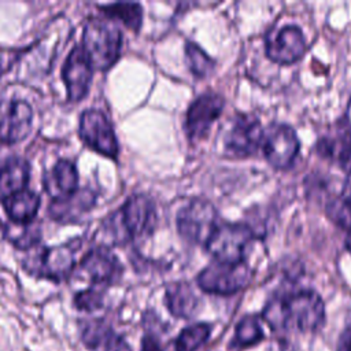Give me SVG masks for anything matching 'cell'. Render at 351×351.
I'll return each mask as SVG.
<instances>
[{"label":"cell","mask_w":351,"mask_h":351,"mask_svg":"<svg viewBox=\"0 0 351 351\" xmlns=\"http://www.w3.org/2000/svg\"><path fill=\"white\" fill-rule=\"evenodd\" d=\"M254 240L252 228L243 222L218 223L206 243L207 251L215 258V262L240 263L245 251Z\"/></svg>","instance_id":"277c9868"},{"label":"cell","mask_w":351,"mask_h":351,"mask_svg":"<svg viewBox=\"0 0 351 351\" xmlns=\"http://www.w3.org/2000/svg\"><path fill=\"white\" fill-rule=\"evenodd\" d=\"M263 128L258 118L247 114L239 115L225 137V148L237 158L254 155L263 141Z\"/></svg>","instance_id":"7c38bea8"},{"label":"cell","mask_w":351,"mask_h":351,"mask_svg":"<svg viewBox=\"0 0 351 351\" xmlns=\"http://www.w3.org/2000/svg\"><path fill=\"white\" fill-rule=\"evenodd\" d=\"M3 203L8 218L15 223L25 225L33 222L40 207V196L33 191L23 189L3 200Z\"/></svg>","instance_id":"7402d4cb"},{"label":"cell","mask_w":351,"mask_h":351,"mask_svg":"<svg viewBox=\"0 0 351 351\" xmlns=\"http://www.w3.org/2000/svg\"><path fill=\"white\" fill-rule=\"evenodd\" d=\"M346 248L351 252V230L348 232V234L346 237Z\"/></svg>","instance_id":"4dcf8cb0"},{"label":"cell","mask_w":351,"mask_h":351,"mask_svg":"<svg viewBox=\"0 0 351 351\" xmlns=\"http://www.w3.org/2000/svg\"><path fill=\"white\" fill-rule=\"evenodd\" d=\"M155 225L156 210L154 202L144 195H136L106 219L104 232L112 239V243L122 244L152 232Z\"/></svg>","instance_id":"7a4b0ae2"},{"label":"cell","mask_w":351,"mask_h":351,"mask_svg":"<svg viewBox=\"0 0 351 351\" xmlns=\"http://www.w3.org/2000/svg\"><path fill=\"white\" fill-rule=\"evenodd\" d=\"M185 59L189 70L199 78L207 77L214 70V60L195 43H186Z\"/></svg>","instance_id":"484cf974"},{"label":"cell","mask_w":351,"mask_h":351,"mask_svg":"<svg viewBox=\"0 0 351 351\" xmlns=\"http://www.w3.org/2000/svg\"><path fill=\"white\" fill-rule=\"evenodd\" d=\"M77 243L71 241L56 247L41 248L34 258L25 262L23 267L30 274L55 282L66 280L75 266Z\"/></svg>","instance_id":"52a82bcc"},{"label":"cell","mask_w":351,"mask_h":351,"mask_svg":"<svg viewBox=\"0 0 351 351\" xmlns=\"http://www.w3.org/2000/svg\"><path fill=\"white\" fill-rule=\"evenodd\" d=\"M336 351H351V324L340 333Z\"/></svg>","instance_id":"f1b7e54d"},{"label":"cell","mask_w":351,"mask_h":351,"mask_svg":"<svg viewBox=\"0 0 351 351\" xmlns=\"http://www.w3.org/2000/svg\"><path fill=\"white\" fill-rule=\"evenodd\" d=\"M78 186V173L75 166L66 159L59 160L45 177V191L52 199H63L74 192Z\"/></svg>","instance_id":"ffe728a7"},{"label":"cell","mask_w":351,"mask_h":351,"mask_svg":"<svg viewBox=\"0 0 351 351\" xmlns=\"http://www.w3.org/2000/svg\"><path fill=\"white\" fill-rule=\"evenodd\" d=\"M101 12L110 19L121 21L125 26L137 32L143 21V10L137 3H114L100 7Z\"/></svg>","instance_id":"d4e9b609"},{"label":"cell","mask_w":351,"mask_h":351,"mask_svg":"<svg viewBox=\"0 0 351 351\" xmlns=\"http://www.w3.org/2000/svg\"><path fill=\"white\" fill-rule=\"evenodd\" d=\"M121 45V32L112 23L97 18L86 22L82 33V48L93 69H110L119 58Z\"/></svg>","instance_id":"3957f363"},{"label":"cell","mask_w":351,"mask_h":351,"mask_svg":"<svg viewBox=\"0 0 351 351\" xmlns=\"http://www.w3.org/2000/svg\"><path fill=\"white\" fill-rule=\"evenodd\" d=\"M140 351H165L160 336L151 326L145 329L141 337Z\"/></svg>","instance_id":"83f0119b"},{"label":"cell","mask_w":351,"mask_h":351,"mask_svg":"<svg viewBox=\"0 0 351 351\" xmlns=\"http://www.w3.org/2000/svg\"><path fill=\"white\" fill-rule=\"evenodd\" d=\"M262 318L273 330L315 332L324 325L325 304L315 291L300 289L270 299Z\"/></svg>","instance_id":"6da1fadb"},{"label":"cell","mask_w":351,"mask_h":351,"mask_svg":"<svg viewBox=\"0 0 351 351\" xmlns=\"http://www.w3.org/2000/svg\"><path fill=\"white\" fill-rule=\"evenodd\" d=\"M29 181V163L22 158H10L0 169V199L5 200L10 196L26 189Z\"/></svg>","instance_id":"44dd1931"},{"label":"cell","mask_w":351,"mask_h":351,"mask_svg":"<svg viewBox=\"0 0 351 351\" xmlns=\"http://www.w3.org/2000/svg\"><path fill=\"white\" fill-rule=\"evenodd\" d=\"M252 278L250 266L240 263L214 262L204 267L196 277L199 288L207 293L229 296L245 288Z\"/></svg>","instance_id":"5b68a950"},{"label":"cell","mask_w":351,"mask_h":351,"mask_svg":"<svg viewBox=\"0 0 351 351\" xmlns=\"http://www.w3.org/2000/svg\"><path fill=\"white\" fill-rule=\"evenodd\" d=\"M340 199L351 208V170H350L348 176L346 177L344 188H343V193H341Z\"/></svg>","instance_id":"f546056e"},{"label":"cell","mask_w":351,"mask_h":351,"mask_svg":"<svg viewBox=\"0 0 351 351\" xmlns=\"http://www.w3.org/2000/svg\"><path fill=\"white\" fill-rule=\"evenodd\" d=\"M95 202L96 197L90 189H78L67 197L52 200L48 213L55 221L74 222L89 211Z\"/></svg>","instance_id":"ac0fdd59"},{"label":"cell","mask_w":351,"mask_h":351,"mask_svg":"<svg viewBox=\"0 0 351 351\" xmlns=\"http://www.w3.org/2000/svg\"><path fill=\"white\" fill-rule=\"evenodd\" d=\"M265 339L261 321L256 315H244L234 328V336L229 343V348H245L261 343Z\"/></svg>","instance_id":"603a6c76"},{"label":"cell","mask_w":351,"mask_h":351,"mask_svg":"<svg viewBox=\"0 0 351 351\" xmlns=\"http://www.w3.org/2000/svg\"><path fill=\"white\" fill-rule=\"evenodd\" d=\"M213 326L208 322H196L182 328L176 336L174 351H197L211 336Z\"/></svg>","instance_id":"cb8c5ba5"},{"label":"cell","mask_w":351,"mask_h":351,"mask_svg":"<svg viewBox=\"0 0 351 351\" xmlns=\"http://www.w3.org/2000/svg\"><path fill=\"white\" fill-rule=\"evenodd\" d=\"M77 330L88 351H133L129 341L104 318L78 319Z\"/></svg>","instance_id":"9c48e42d"},{"label":"cell","mask_w":351,"mask_h":351,"mask_svg":"<svg viewBox=\"0 0 351 351\" xmlns=\"http://www.w3.org/2000/svg\"><path fill=\"white\" fill-rule=\"evenodd\" d=\"M33 121L32 107L23 100L0 101V144H15L23 140Z\"/></svg>","instance_id":"4fadbf2b"},{"label":"cell","mask_w":351,"mask_h":351,"mask_svg":"<svg viewBox=\"0 0 351 351\" xmlns=\"http://www.w3.org/2000/svg\"><path fill=\"white\" fill-rule=\"evenodd\" d=\"M299 147L296 132L287 123L271 125L263 134V155L276 169L289 167L298 156Z\"/></svg>","instance_id":"ba28073f"},{"label":"cell","mask_w":351,"mask_h":351,"mask_svg":"<svg viewBox=\"0 0 351 351\" xmlns=\"http://www.w3.org/2000/svg\"><path fill=\"white\" fill-rule=\"evenodd\" d=\"M92 74L93 66L82 45L74 47L62 69L63 82L70 100L78 101L85 97L92 81Z\"/></svg>","instance_id":"9a60e30c"},{"label":"cell","mask_w":351,"mask_h":351,"mask_svg":"<svg viewBox=\"0 0 351 351\" xmlns=\"http://www.w3.org/2000/svg\"><path fill=\"white\" fill-rule=\"evenodd\" d=\"M73 306L85 313L97 311L104 306V292L103 289H97L95 287L82 289L74 295Z\"/></svg>","instance_id":"4316f807"},{"label":"cell","mask_w":351,"mask_h":351,"mask_svg":"<svg viewBox=\"0 0 351 351\" xmlns=\"http://www.w3.org/2000/svg\"><path fill=\"white\" fill-rule=\"evenodd\" d=\"M218 225L215 207L206 199H192L177 214V228L181 237L192 244H204Z\"/></svg>","instance_id":"8992f818"},{"label":"cell","mask_w":351,"mask_h":351,"mask_svg":"<svg viewBox=\"0 0 351 351\" xmlns=\"http://www.w3.org/2000/svg\"><path fill=\"white\" fill-rule=\"evenodd\" d=\"M266 56L277 64H292L303 58L307 49L302 29L296 25H287L269 36L266 40Z\"/></svg>","instance_id":"8fae6325"},{"label":"cell","mask_w":351,"mask_h":351,"mask_svg":"<svg viewBox=\"0 0 351 351\" xmlns=\"http://www.w3.org/2000/svg\"><path fill=\"white\" fill-rule=\"evenodd\" d=\"M223 99L218 93L207 92L200 95L188 108L185 119V132L191 140L203 138L211 125L221 115Z\"/></svg>","instance_id":"5bb4252c"},{"label":"cell","mask_w":351,"mask_h":351,"mask_svg":"<svg viewBox=\"0 0 351 351\" xmlns=\"http://www.w3.org/2000/svg\"><path fill=\"white\" fill-rule=\"evenodd\" d=\"M317 151L330 162L344 166L351 158V123L339 119L317 141Z\"/></svg>","instance_id":"e0dca14e"},{"label":"cell","mask_w":351,"mask_h":351,"mask_svg":"<svg viewBox=\"0 0 351 351\" xmlns=\"http://www.w3.org/2000/svg\"><path fill=\"white\" fill-rule=\"evenodd\" d=\"M165 304L174 318L189 319L197 313L200 299L188 282L177 281L166 287Z\"/></svg>","instance_id":"d6986e66"},{"label":"cell","mask_w":351,"mask_h":351,"mask_svg":"<svg viewBox=\"0 0 351 351\" xmlns=\"http://www.w3.org/2000/svg\"><path fill=\"white\" fill-rule=\"evenodd\" d=\"M80 137L88 147L100 155L115 158L118 154V143L114 129L101 111L88 110L81 115Z\"/></svg>","instance_id":"30bf717a"},{"label":"cell","mask_w":351,"mask_h":351,"mask_svg":"<svg viewBox=\"0 0 351 351\" xmlns=\"http://www.w3.org/2000/svg\"><path fill=\"white\" fill-rule=\"evenodd\" d=\"M80 269L93 285H114L122 274V266L118 258L106 247H97L89 251L80 262Z\"/></svg>","instance_id":"2e32d148"}]
</instances>
